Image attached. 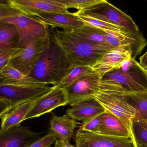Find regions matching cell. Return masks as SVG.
Instances as JSON below:
<instances>
[{
  "label": "cell",
  "instance_id": "1",
  "mask_svg": "<svg viewBox=\"0 0 147 147\" xmlns=\"http://www.w3.org/2000/svg\"><path fill=\"white\" fill-rule=\"evenodd\" d=\"M52 37L63 51L73 68H92L106 52L111 49L92 43L67 30H60L55 28Z\"/></svg>",
  "mask_w": 147,
  "mask_h": 147
},
{
  "label": "cell",
  "instance_id": "2",
  "mask_svg": "<svg viewBox=\"0 0 147 147\" xmlns=\"http://www.w3.org/2000/svg\"><path fill=\"white\" fill-rule=\"evenodd\" d=\"M100 88L117 89L128 92L147 91V73L135 59L129 58L120 66L105 74Z\"/></svg>",
  "mask_w": 147,
  "mask_h": 147
},
{
  "label": "cell",
  "instance_id": "3",
  "mask_svg": "<svg viewBox=\"0 0 147 147\" xmlns=\"http://www.w3.org/2000/svg\"><path fill=\"white\" fill-rule=\"evenodd\" d=\"M73 69L63 51L52 36L49 46L29 76L39 82L57 86Z\"/></svg>",
  "mask_w": 147,
  "mask_h": 147
},
{
  "label": "cell",
  "instance_id": "4",
  "mask_svg": "<svg viewBox=\"0 0 147 147\" xmlns=\"http://www.w3.org/2000/svg\"><path fill=\"white\" fill-rule=\"evenodd\" d=\"M54 88L39 82L14 84L0 83V117L25 102L39 98Z\"/></svg>",
  "mask_w": 147,
  "mask_h": 147
},
{
  "label": "cell",
  "instance_id": "5",
  "mask_svg": "<svg viewBox=\"0 0 147 147\" xmlns=\"http://www.w3.org/2000/svg\"><path fill=\"white\" fill-rule=\"evenodd\" d=\"M93 98L105 110L117 118L131 133L132 122L136 118V112L125 98L123 91L103 88L100 89Z\"/></svg>",
  "mask_w": 147,
  "mask_h": 147
},
{
  "label": "cell",
  "instance_id": "6",
  "mask_svg": "<svg viewBox=\"0 0 147 147\" xmlns=\"http://www.w3.org/2000/svg\"><path fill=\"white\" fill-rule=\"evenodd\" d=\"M74 13L76 15L89 17L120 26L134 33L141 32L129 16L106 0H103L97 5Z\"/></svg>",
  "mask_w": 147,
  "mask_h": 147
},
{
  "label": "cell",
  "instance_id": "7",
  "mask_svg": "<svg viewBox=\"0 0 147 147\" xmlns=\"http://www.w3.org/2000/svg\"><path fill=\"white\" fill-rule=\"evenodd\" d=\"M0 23L14 25L20 34L18 47L25 48L33 42L49 36L48 26L41 24L23 14L5 19Z\"/></svg>",
  "mask_w": 147,
  "mask_h": 147
},
{
  "label": "cell",
  "instance_id": "8",
  "mask_svg": "<svg viewBox=\"0 0 147 147\" xmlns=\"http://www.w3.org/2000/svg\"><path fill=\"white\" fill-rule=\"evenodd\" d=\"M50 35L38 39L24 48L18 57L11 60L8 64L26 76H30L34 70L44 51L51 42Z\"/></svg>",
  "mask_w": 147,
  "mask_h": 147
},
{
  "label": "cell",
  "instance_id": "9",
  "mask_svg": "<svg viewBox=\"0 0 147 147\" xmlns=\"http://www.w3.org/2000/svg\"><path fill=\"white\" fill-rule=\"evenodd\" d=\"M100 77L93 69L85 74L67 88L70 106L93 98L100 91Z\"/></svg>",
  "mask_w": 147,
  "mask_h": 147
},
{
  "label": "cell",
  "instance_id": "10",
  "mask_svg": "<svg viewBox=\"0 0 147 147\" xmlns=\"http://www.w3.org/2000/svg\"><path fill=\"white\" fill-rule=\"evenodd\" d=\"M76 147H136L132 139L111 136L79 129L75 136Z\"/></svg>",
  "mask_w": 147,
  "mask_h": 147
},
{
  "label": "cell",
  "instance_id": "11",
  "mask_svg": "<svg viewBox=\"0 0 147 147\" xmlns=\"http://www.w3.org/2000/svg\"><path fill=\"white\" fill-rule=\"evenodd\" d=\"M68 104L67 89L60 85L54 86L53 89L42 96L31 109L26 120L41 117L57 107L65 106Z\"/></svg>",
  "mask_w": 147,
  "mask_h": 147
},
{
  "label": "cell",
  "instance_id": "12",
  "mask_svg": "<svg viewBox=\"0 0 147 147\" xmlns=\"http://www.w3.org/2000/svg\"><path fill=\"white\" fill-rule=\"evenodd\" d=\"M45 25L50 26L53 28L60 27L63 30L73 31L82 28L85 25L84 22L74 13H57L51 12H37L26 15Z\"/></svg>",
  "mask_w": 147,
  "mask_h": 147
},
{
  "label": "cell",
  "instance_id": "13",
  "mask_svg": "<svg viewBox=\"0 0 147 147\" xmlns=\"http://www.w3.org/2000/svg\"><path fill=\"white\" fill-rule=\"evenodd\" d=\"M14 9L25 16L37 12L57 13L69 14L65 6L57 0H6Z\"/></svg>",
  "mask_w": 147,
  "mask_h": 147
},
{
  "label": "cell",
  "instance_id": "14",
  "mask_svg": "<svg viewBox=\"0 0 147 147\" xmlns=\"http://www.w3.org/2000/svg\"><path fill=\"white\" fill-rule=\"evenodd\" d=\"M42 133L32 131L20 124L0 134V147H27L39 139Z\"/></svg>",
  "mask_w": 147,
  "mask_h": 147
},
{
  "label": "cell",
  "instance_id": "15",
  "mask_svg": "<svg viewBox=\"0 0 147 147\" xmlns=\"http://www.w3.org/2000/svg\"><path fill=\"white\" fill-rule=\"evenodd\" d=\"M107 41L113 48L130 47L132 49V57L135 59L141 54L147 45V42L141 32L122 33L106 31Z\"/></svg>",
  "mask_w": 147,
  "mask_h": 147
},
{
  "label": "cell",
  "instance_id": "16",
  "mask_svg": "<svg viewBox=\"0 0 147 147\" xmlns=\"http://www.w3.org/2000/svg\"><path fill=\"white\" fill-rule=\"evenodd\" d=\"M132 49L130 47L113 48L104 54L92 67L93 69L101 79L105 74L118 67L125 61L132 57Z\"/></svg>",
  "mask_w": 147,
  "mask_h": 147
},
{
  "label": "cell",
  "instance_id": "17",
  "mask_svg": "<svg viewBox=\"0 0 147 147\" xmlns=\"http://www.w3.org/2000/svg\"><path fill=\"white\" fill-rule=\"evenodd\" d=\"M105 111V108L93 98L70 107L67 110L66 115L76 121L84 123Z\"/></svg>",
  "mask_w": 147,
  "mask_h": 147
},
{
  "label": "cell",
  "instance_id": "18",
  "mask_svg": "<svg viewBox=\"0 0 147 147\" xmlns=\"http://www.w3.org/2000/svg\"><path fill=\"white\" fill-rule=\"evenodd\" d=\"M41 97L18 106L9 112L1 116V124L0 134L8 131L26 120V118L31 109L36 104Z\"/></svg>",
  "mask_w": 147,
  "mask_h": 147
},
{
  "label": "cell",
  "instance_id": "19",
  "mask_svg": "<svg viewBox=\"0 0 147 147\" xmlns=\"http://www.w3.org/2000/svg\"><path fill=\"white\" fill-rule=\"evenodd\" d=\"M98 134L132 139L130 131L115 116L105 110L100 123Z\"/></svg>",
  "mask_w": 147,
  "mask_h": 147
},
{
  "label": "cell",
  "instance_id": "20",
  "mask_svg": "<svg viewBox=\"0 0 147 147\" xmlns=\"http://www.w3.org/2000/svg\"><path fill=\"white\" fill-rule=\"evenodd\" d=\"M80 123L69 117L66 114L62 117L54 115L50 120V130L57 139L63 142H70L75 129Z\"/></svg>",
  "mask_w": 147,
  "mask_h": 147
},
{
  "label": "cell",
  "instance_id": "21",
  "mask_svg": "<svg viewBox=\"0 0 147 147\" xmlns=\"http://www.w3.org/2000/svg\"><path fill=\"white\" fill-rule=\"evenodd\" d=\"M72 32L94 44L112 49L107 41L105 31L90 26L85 25L80 29L74 30Z\"/></svg>",
  "mask_w": 147,
  "mask_h": 147
},
{
  "label": "cell",
  "instance_id": "22",
  "mask_svg": "<svg viewBox=\"0 0 147 147\" xmlns=\"http://www.w3.org/2000/svg\"><path fill=\"white\" fill-rule=\"evenodd\" d=\"M19 40V32L14 25L0 23V49L17 48Z\"/></svg>",
  "mask_w": 147,
  "mask_h": 147
},
{
  "label": "cell",
  "instance_id": "23",
  "mask_svg": "<svg viewBox=\"0 0 147 147\" xmlns=\"http://www.w3.org/2000/svg\"><path fill=\"white\" fill-rule=\"evenodd\" d=\"M123 93L127 101L136 110V118L147 122V91Z\"/></svg>",
  "mask_w": 147,
  "mask_h": 147
},
{
  "label": "cell",
  "instance_id": "24",
  "mask_svg": "<svg viewBox=\"0 0 147 147\" xmlns=\"http://www.w3.org/2000/svg\"><path fill=\"white\" fill-rule=\"evenodd\" d=\"M38 82L29 76H26L9 64L0 70V83L14 84L26 82Z\"/></svg>",
  "mask_w": 147,
  "mask_h": 147
},
{
  "label": "cell",
  "instance_id": "25",
  "mask_svg": "<svg viewBox=\"0 0 147 147\" xmlns=\"http://www.w3.org/2000/svg\"><path fill=\"white\" fill-rule=\"evenodd\" d=\"M132 139L136 147H147V123L137 118L132 122Z\"/></svg>",
  "mask_w": 147,
  "mask_h": 147
},
{
  "label": "cell",
  "instance_id": "26",
  "mask_svg": "<svg viewBox=\"0 0 147 147\" xmlns=\"http://www.w3.org/2000/svg\"><path fill=\"white\" fill-rule=\"evenodd\" d=\"M77 16L82 20L86 25L94 26V27L99 28V29H101V30L105 31L113 32L122 33L132 32L125 28L111 24L101 21L98 20L82 16V15H77ZM132 33H134V32H132Z\"/></svg>",
  "mask_w": 147,
  "mask_h": 147
},
{
  "label": "cell",
  "instance_id": "27",
  "mask_svg": "<svg viewBox=\"0 0 147 147\" xmlns=\"http://www.w3.org/2000/svg\"><path fill=\"white\" fill-rule=\"evenodd\" d=\"M92 70H93L92 68L89 67H79L74 68L59 85L67 89L71 86L82 76Z\"/></svg>",
  "mask_w": 147,
  "mask_h": 147
},
{
  "label": "cell",
  "instance_id": "28",
  "mask_svg": "<svg viewBox=\"0 0 147 147\" xmlns=\"http://www.w3.org/2000/svg\"><path fill=\"white\" fill-rule=\"evenodd\" d=\"M57 2L66 6L67 9L75 8L81 11L97 5L103 0H57Z\"/></svg>",
  "mask_w": 147,
  "mask_h": 147
},
{
  "label": "cell",
  "instance_id": "29",
  "mask_svg": "<svg viewBox=\"0 0 147 147\" xmlns=\"http://www.w3.org/2000/svg\"><path fill=\"white\" fill-rule=\"evenodd\" d=\"M24 50V48H9L0 49V70L8 64L9 62L18 57Z\"/></svg>",
  "mask_w": 147,
  "mask_h": 147
},
{
  "label": "cell",
  "instance_id": "30",
  "mask_svg": "<svg viewBox=\"0 0 147 147\" xmlns=\"http://www.w3.org/2000/svg\"><path fill=\"white\" fill-rule=\"evenodd\" d=\"M57 139L56 137L49 130L45 136L27 147H50Z\"/></svg>",
  "mask_w": 147,
  "mask_h": 147
},
{
  "label": "cell",
  "instance_id": "31",
  "mask_svg": "<svg viewBox=\"0 0 147 147\" xmlns=\"http://www.w3.org/2000/svg\"><path fill=\"white\" fill-rule=\"evenodd\" d=\"M21 14H23L11 6L7 1L0 0V20Z\"/></svg>",
  "mask_w": 147,
  "mask_h": 147
},
{
  "label": "cell",
  "instance_id": "32",
  "mask_svg": "<svg viewBox=\"0 0 147 147\" xmlns=\"http://www.w3.org/2000/svg\"><path fill=\"white\" fill-rule=\"evenodd\" d=\"M102 114L103 113L97 115L89 120L82 123L80 129L85 131L98 134L99 126Z\"/></svg>",
  "mask_w": 147,
  "mask_h": 147
},
{
  "label": "cell",
  "instance_id": "33",
  "mask_svg": "<svg viewBox=\"0 0 147 147\" xmlns=\"http://www.w3.org/2000/svg\"><path fill=\"white\" fill-rule=\"evenodd\" d=\"M54 147H76L70 144V142H63L57 139L55 143Z\"/></svg>",
  "mask_w": 147,
  "mask_h": 147
},
{
  "label": "cell",
  "instance_id": "34",
  "mask_svg": "<svg viewBox=\"0 0 147 147\" xmlns=\"http://www.w3.org/2000/svg\"><path fill=\"white\" fill-rule=\"evenodd\" d=\"M139 64L145 70H147V51L139 58Z\"/></svg>",
  "mask_w": 147,
  "mask_h": 147
},
{
  "label": "cell",
  "instance_id": "35",
  "mask_svg": "<svg viewBox=\"0 0 147 147\" xmlns=\"http://www.w3.org/2000/svg\"><path fill=\"white\" fill-rule=\"evenodd\" d=\"M146 70V71H147V70Z\"/></svg>",
  "mask_w": 147,
  "mask_h": 147
},
{
  "label": "cell",
  "instance_id": "36",
  "mask_svg": "<svg viewBox=\"0 0 147 147\" xmlns=\"http://www.w3.org/2000/svg\"><path fill=\"white\" fill-rule=\"evenodd\" d=\"M143 121H144V120H143ZM145 122H146V121H145Z\"/></svg>",
  "mask_w": 147,
  "mask_h": 147
}]
</instances>
